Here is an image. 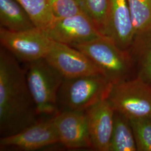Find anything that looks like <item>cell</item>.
<instances>
[{
  "label": "cell",
  "mask_w": 151,
  "mask_h": 151,
  "mask_svg": "<svg viewBox=\"0 0 151 151\" xmlns=\"http://www.w3.org/2000/svg\"><path fill=\"white\" fill-rule=\"evenodd\" d=\"M19 61L0 49V134L14 135L40 119L27 84L26 70Z\"/></svg>",
  "instance_id": "obj_1"
},
{
  "label": "cell",
  "mask_w": 151,
  "mask_h": 151,
  "mask_svg": "<svg viewBox=\"0 0 151 151\" xmlns=\"http://www.w3.org/2000/svg\"><path fill=\"white\" fill-rule=\"evenodd\" d=\"M87 55L112 84L135 77L129 53L105 36L72 46Z\"/></svg>",
  "instance_id": "obj_2"
},
{
  "label": "cell",
  "mask_w": 151,
  "mask_h": 151,
  "mask_svg": "<svg viewBox=\"0 0 151 151\" xmlns=\"http://www.w3.org/2000/svg\"><path fill=\"white\" fill-rule=\"evenodd\" d=\"M27 84L39 115L60 112L58 98L64 77L45 58L27 63Z\"/></svg>",
  "instance_id": "obj_3"
},
{
  "label": "cell",
  "mask_w": 151,
  "mask_h": 151,
  "mask_svg": "<svg viewBox=\"0 0 151 151\" xmlns=\"http://www.w3.org/2000/svg\"><path fill=\"white\" fill-rule=\"evenodd\" d=\"M112 83L101 74L64 78L58 93V104L63 110L85 111L106 99Z\"/></svg>",
  "instance_id": "obj_4"
},
{
  "label": "cell",
  "mask_w": 151,
  "mask_h": 151,
  "mask_svg": "<svg viewBox=\"0 0 151 151\" xmlns=\"http://www.w3.org/2000/svg\"><path fill=\"white\" fill-rule=\"evenodd\" d=\"M107 99L129 120L151 117V85L138 77L112 84Z\"/></svg>",
  "instance_id": "obj_5"
},
{
  "label": "cell",
  "mask_w": 151,
  "mask_h": 151,
  "mask_svg": "<svg viewBox=\"0 0 151 151\" xmlns=\"http://www.w3.org/2000/svg\"><path fill=\"white\" fill-rule=\"evenodd\" d=\"M0 42L19 61L28 63L45 58L53 41L37 27L20 32L0 27Z\"/></svg>",
  "instance_id": "obj_6"
},
{
  "label": "cell",
  "mask_w": 151,
  "mask_h": 151,
  "mask_svg": "<svg viewBox=\"0 0 151 151\" xmlns=\"http://www.w3.org/2000/svg\"><path fill=\"white\" fill-rule=\"evenodd\" d=\"M44 31L52 40L70 46L103 36L95 23L83 12L74 16L55 19Z\"/></svg>",
  "instance_id": "obj_7"
},
{
  "label": "cell",
  "mask_w": 151,
  "mask_h": 151,
  "mask_svg": "<svg viewBox=\"0 0 151 151\" xmlns=\"http://www.w3.org/2000/svg\"><path fill=\"white\" fill-rule=\"evenodd\" d=\"M58 143L60 139L52 116L48 119H40L37 123L14 135L1 137L0 148L1 150L36 151Z\"/></svg>",
  "instance_id": "obj_8"
},
{
  "label": "cell",
  "mask_w": 151,
  "mask_h": 151,
  "mask_svg": "<svg viewBox=\"0 0 151 151\" xmlns=\"http://www.w3.org/2000/svg\"><path fill=\"white\" fill-rule=\"evenodd\" d=\"M45 59L64 78L101 74L87 55L80 50L65 44L53 41Z\"/></svg>",
  "instance_id": "obj_9"
},
{
  "label": "cell",
  "mask_w": 151,
  "mask_h": 151,
  "mask_svg": "<svg viewBox=\"0 0 151 151\" xmlns=\"http://www.w3.org/2000/svg\"><path fill=\"white\" fill-rule=\"evenodd\" d=\"M60 143L70 150L92 149L85 111L65 110L53 116Z\"/></svg>",
  "instance_id": "obj_10"
},
{
  "label": "cell",
  "mask_w": 151,
  "mask_h": 151,
  "mask_svg": "<svg viewBox=\"0 0 151 151\" xmlns=\"http://www.w3.org/2000/svg\"><path fill=\"white\" fill-rule=\"evenodd\" d=\"M103 35L121 49L129 51L135 31L127 0H108L107 20Z\"/></svg>",
  "instance_id": "obj_11"
},
{
  "label": "cell",
  "mask_w": 151,
  "mask_h": 151,
  "mask_svg": "<svg viewBox=\"0 0 151 151\" xmlns=\"http://www.w3.org/2000/svg\"><path fill=\"white\" fill-rule=\"evenodd\" d=\"M85 111L92 149L99 151H109L115 110L106 99Z\"/></svg>",
  "instance_id": "obj_12"
},
{
  "label": "cell",
  "mask_w": 151,
  "mask_h": 151,
  "mask_svg": "<svg viewBox=\"0 0 151 151\" xmlns=\"http://www.w3.org/2000/svg\"><path fill=\"white\" fill-rule=\"evenodd\" d=\"M128 52L135 77L151 85V26L135 35Z\"/></svg>",
  "instance_id": "obj_13"
},
{
  "label": "cell",
  "mask_w": 151,
  "mask_h": 151,
  "mask_svg": "<svg viewBox=\"0 0 151 151\" xmlns=\"http://www.w3.org/2000/svg\"><path fill=\"white\" fill-rule=\"evenodd\" d=\"M0 25L12 32L36 27L27 12L16 0H0Z\"/></svg>",
  "instance_id": "obj_14"
},
{
  "label": "cell",
  "mask_w": 151,
  "mask_h": 151,
  "mask_svg": "<svg viewBox=\"0 0 151 151\" xmlns=\"http://www.w3.org/2000/svg\"><path fill=\"white\" fill-rule=\"evenodd\" d=\"M137 148L129 119L115 111L109 151H136Z\"/></svg>",
  "instance_id": "obj_15"
},
{
  "label": "cell",
  "mask_w": 151,
  "mask_h": 151,
  "mask_svg": "<svg viewBox=\"0 0 151 151\" xmlns=\"http://www.w3.org/2000/svg\"><path fill=\"white\" fill-rule=\"evenodd\" d=\"M30 17L35 27L45 30L55 19L52 14L50 0H16Z\"/></svg>",
  "instance_id": "obj_16"
},
{
  "label": "cell",
  "mask_w": 151,
  "mask_h": 151,
  "mask_svg": "<svg viewBox=\"0 0 151 151\" xmlns=\"http://www.w3.org/2000/svg\"><path fill=\"white\" fill-rule=\"evenodd\" d=\"M135 35L151 26V0H127Z\"/></svg>",
  "instance_id": "obj_17"
},
{
  "label": "cell",
  "mask_w": 151,
  "mask_h": 151,
  "mask_svg": "<svg viewBox=\"0 0 151 151\" xmlns=\"http://www.w3.org/2000/svg\"><path fill=\"white\" fill-rule=\"evenodd\" d=\"M82 11L95 23L103 35L107 20L108 0H77Z\"/></svg>",
  "instance_id": "obj_18"
},
{
  "label": "cell",
  "mask_w": 151,
  "mask_h": 151,
  "mask_svg": "<svg viewBox=\"0 0 151 151\" xmlns=\"http://www.w3.org/2000/svg\"><path fill=\"white\" fill-rule=\"evenodd\" d=\"M138 151H151V117L129 120Z\"/></svg>",
  "instance_id": "obj_19"
},
{
  "label": "cell",
  "mask_w": 151,
  "mask_h": 151,
  "mask_svg": "<svg viewBox=\"0 0 151 151\" xmlns=\"http://www.w3.org/2000/svg\"><path fill=\"white\" fill-rule=\"evenodd\" d=\"M50 6L55 19L74 16L82 12L77 0H50Z\"/></svg>",
  "instance_id": "obj_20"
}]
</instances>
